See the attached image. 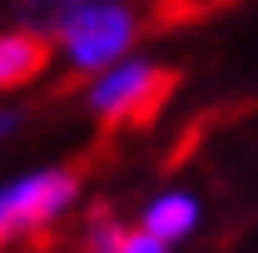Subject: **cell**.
Segmentation results:
<instances>
[{
  "instance_id": "obj_7",
  "label": "cell",
  "mask_w": 258,
  "mask_h": 253,
  "mask_svg": "<svg viewBox=\"0 0 258 253\" xmlns=\"http://www.w3.org/2000/svg\"><path fill=\"white\" fill-rule=\"evenodd\" d=\"M109 253H169V248H164L159 238H149L144 228H119L114 243H109Z\"/></svg>"
},
{
  "instance_id": "obj_8",
  "label": "cell",
  "mask_w": 258,
  "mask_h": 253,
  "mask_svg": "<svg viewBox=\"0 0 258 253\" xmlns=\"http://www.w3.org/2000/svg\"><path fill=\"white\" fill-rule=\"evenodd\" d=\"M20 119H25L20 109H5V114H0V139H5V134H15V129H20Z\"/></svg>"
},
{
  "instance_id": "obj_6",
  "label": "cell",
  "mask_w": 258,
  "mask_h": 253,
  "mask_svg": "<svg viewBox=\"0 0 258 253\" xmlns=\"http://www.w3.org/2000/svg\"><path fill=\"white\" fill-rule=\"evenodd\" d=\"M189 223H194V199L189 194H169V199H159V204L144 214V233L159 238V243H169V238H179Z\"/></svg>"
},
{
  "instance_id": "obj_4",
  "label": "cell",
  "mask_w": 258,
  "mask_h": 253,
  "mask_svg": "<svg viewBox=\"0 0 258 253\" xmlns=\"http://www.w3.org/2000/svg\"><path fill=\"white\" fill-rule=\"evenodd\" d=\"M50 40H40L30 30H5L0 35V90H15V85H30L45 75L50 65Z\"/></svg>"
},
{
  "instance_id": "obj_3",
  "label": "cell",
  "mask_w": 258,
  "mask_h": 253,
  "mask_svg": "<svg viewBox=\"0 0 258 253\" xmlns=\"http://www.w3.org/2000/svg\"><path fill=\"white\" fill-rule=\"evenodd\" d=\"M85 169H90V164H75V169H45V174H30V179L0 189V248H5L10 238L45 233V223L75 199Z\"/></svg>"
},
{
  "instance_id": "obj_1",
  "label": "cell",
  "mask_w": 258,
  "mask_h": 253,
  "mask_svg": "<svg viewBox=\"0 0 258 253\" xmlns=\"http://www.w3.org/2000/svg\"><path fill=\"white\" fill-rule=\"evenodd\" d=\"M174 85H179V70H164V65H149V60H119L104 75L85 80V104L99 119V134L114 139L119 129L154 124V114L174 95Z\"/></svg>"
},
{
  "instance_id": "obj_5",
  "label": "cell",
  "mask_w": 258,
  "mask_h": 253,
  "mask_svg": "<svg viewBox=\"0 0 258 253\" xmlns=\"http://www.w3.org/2000/svg\"><path fill=\"white\" fill-rule=\"evenodd\" d=\"M80 5H85V0H10V15H15V30H30V35H40V40L55 45L60 25Z\"/></svg>"
},
{
  "instance_id": "obj_2",
  "label": "cell",
  "mask_w": 258,
  "mask_h": 253,
  "mask_svg": "<svg viewBox=\"0 0 258 253\" xmlns=\"http://www.w3.org/2000/svg\"><path fill=\"white\" fill-rule=\"evenodd\" d=\"M139 30H144V15H139L134 0H85L60 25L55 45H60L64 60H70L75 85H85V80H95L109 65L124 60L129 45L139 40Z\"/></svg>"
}]
</instances>
